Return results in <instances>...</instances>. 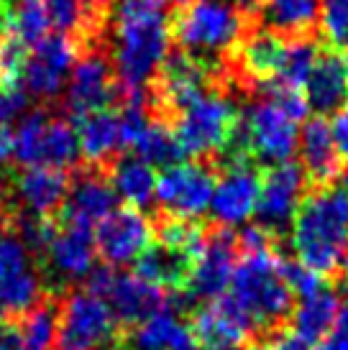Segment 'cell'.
I'll list each match as a JSON object with an SVG mask.
<instances>
[{"label":"cell","mask_w":348,"mask_h":350,"mask_svg":"<svg viewBox=\"0 0 348 350\" xmlns=\"http://www.w3.org/2000/svg\"><path fill=\"white\" fill-rule=\"evenodd\" d=\"M110 64L123 103H146V88L169 57V23L154 0H118L110 16Z\"/></svg>","instance_id":"6da1fadb"},{"label":"cell","mask_w":348,"mask_h":350,"mask_svg":"<svg viewBox=\"0 0 348 350\" xmlns=\"http://www.w3.org/2000/svg\"><path fill=\"white\" fill-rule=\"evenodd\" d=\"M348 245V189L318 187L305 195L292 220V248L302 266L320 276L340 269Z\"/></svg>","instance_id":"7a4b0ae2"},{"label":"cell","mask_w":348,"mask_h":350,"mask_svg":"<svg viewBox=\"0 0 348 350\" xmlns=\"http://www.w3.org/2000/svg\"><path fill=\"white\" fill-rule=\"evenodd\" d=\"M231 297L256 330L277 327L292 312L290 284L284 279V258L274 248L243 253L231 276Z\"/></svg>","instance_id":"3957f363"},{"label":"cell","mask_w":348,"mask_h":350,"mask_svg":"<svg viewBox=\"0 0 348 350\" xmlns=\"http://www.w3.org/2000/svg\"><path fill=\"white\" fill-rule=\"evenodd\" d=\"M179 49L200 62H221L246 36V18L228 0H187L174 16Z\"/></svg>","instance_id":"277c9868"},{"label":"cell","mask_w":348,"mask_h":350,"mask_svg":"<svg viewBox=\"0 0 348 350\" xmlns=\"http://www.w3.org/2000/svg\"><path fill=\"white\" fill-rule=\"evenodd\" d=\"M300 128L279 105L261 98L243 110L231 146L238 159H253L259 164H284L297 154Z\"/></svg>","instance_id":"5b68a950"},{"label":"cell","mask_w":348,"mask_h":350,"mask_svg":"<svg viewBox=\"0 0 348 350\" xmlns=\"http://www.w3.org/2000/svg\"><path fill=\"white\" fill-rule=\"evenodd\" d=\"M174 138L187 156H210L231 146L238 110L225 92L208 90L179 113H174Z\"/></svg>","instance_id":"8992f818"},{"label":"cell","mask_w":348,"mask_h":350,"mask_svg":"<svg viewBox=\"0 0 348 350\" xmlns=\"http://www.w3.org/2000/svg\"><path fill=\"white\" fill-rule=\"evenodd\" d=\"M13 159L23 166H51L64 172L79 159L77 131L64 118L31 110L21 118L13 133Z\"/></svg>","instance_id":"52a82bcc"},{"label":"cell","mask_w":348,"mask_h":350,"mask_svg":"<svg viewBox=\"0 0 348 350\" xmlns=\"http://www.w3.org/2000/svg\"><path fill=\"white\" fill-rule=\"evenodd\" d=\"M116 335L118 320L110 304L90 289L69 292L57 310L59 350H105Z\"/></svg>","instance_id":"ba28073f"},{"label":"cell","mask_w":348,"mask_h":350,"mask_svg":"<svg viewBox=\"0 0 348 350\" xmlns=\"http://www.w3.org/2000/svg\"><path fill=\"white\" fill-rule=\"evenodd\" d=\"M87 289L110 304L118 325L136 327L151 314L166 307V294L162 286L146 282L138 273L116 271V269H95L87 276Z\"/></svg>","instance_id":"9c48e42d"},{"label":"cell","mask_w":348,"mask_h":350,"mask_svg":"<svg viewBox=\"0 0 348 350\" xmlns=\"http://www.w3.org/2000/svg\"><path fill=\"white\" fill-rule=\"evenodd\" d=\"M215 189V172L200 161L172 164L156 176V202L174 220L195 223L210 210Z\"/></svg>","instance_id":"30bf717a"},{"label":"cell","mask_w":348,"mask_h":350,"mask_svg":"<svg viewBox=\"0 0 348 350\" xmlns=\"http://www.w3.org/2000/svg\"><path fill=\"white\" fill-rule=\"evenodd\" d=\"M44 284L34 269V253L16 230L0 228V312L26 314L41 301Z\"/></svg>","instance_id":"8fae6325"},{"label":"cell","mask_w":348,"mask_h":350,"mask_svg":"<svg viewBox=\"0 0 348 350\" xmlns=\"http://www.w3.org/2000/svg\"><path fill=\"white\" fill-rule=\"evenodd\" d=\"M75 62H77V44L67 33H49L26 54L21 69L23 90L39 100L59 98L67 88Z\"/></svg>","instance_id":"7c38bea8"},{"label":"cell","mask_w":348,"mask_h":350,"mask_svg":"<svg viewBox=\"0 0 348 350\" xmlns=\"http://www.w3.org/2000/svg\"><path fill=\"white\" fill-rule=\"evenodd\" d=\"M236 261H238V243L236 235L228 233V228H215L213 233L205 235L203 248L192 258L190 276L184 282L187 299L213 301L223 297L231 284Z\"/></svg>","instance_id":"4fadbf2b"},{"label":"cell","mask_w":348,"mask_h":350,"mask_svg":"<svg viewBox=\"0 0 348 350\" xmlns=\"http://www.w3.org/2000/svg\"><path fill=\"white\" fill-rule=\"evenodd\" d=\"M92 233L97 256L110 269L136 263L154 243V225L146 220V215L131 207L113 210Z\"/></svg>","instance_id":"5bb4252c"},{"label":"cell","mask_w":348,"mask_h":350,"mask_svg":"<svg viewBox=\"0 0 348 350\" xmlns=\"http://www.w3.org/2000/svg\"><path fill=\"white\" fill-rule=\"evenodd\" d=\"M305 195H308V176L300 164L284 161L269 166L261 179L259 207H256L259 225H264L269 233L284 230L287 225H292Z\"/></svg>","instance_id":"9a60e30c"},{"label":"cell","mask_w":348,"mask_h":350,"mask_svg":"<svg viewBox=\"0 0 348 350\" xmlns=\"http://www.w3.org/2000/svg\"><path fill=\"white\" fill-rule=\"evenodd\" d=\"M261 192V176L246 164V159H233V164L215 179L210 215L218 228H238L256 215Z\"/></svg>","instance_id":"2e32d148"},{"label":"cell","mask_w":348,"mask_h":350,"mask_svg":"<svg viewBox=\"0 0 348 350\" xmlns=\"http://www.w3.org/2000/svg\"><path fill=\"white\" fill-rule=\"evenodd\" d=\"M190 330L195 342L208 350H241L251 342L256 327L231 297H218L197 310Z\"/></svg>","instance_id":"e0dca14e"},{"label":"cell","mask_w":348,"mask_h":350,"mask_svg":"<svg viewBox=\"0 0 348 350\" xmlns=\"http://www.w3.org/2000/svg\"><path fill=\"white\" fill-rule=\"evenodd\" d=\"M116 95L113 64L103 51H87L75 62L64 88V105L75 118L95 113Z\"/></svg>","instance_id":"ac0fdd59"},{"label":"cell","mask_w":348,"mask_h":350,"mask_svg":"<svg viewBox=\"0 0 348 350\" xmlns=\"http://www.w3.org/2000/svg\"><path fill=\"white\" fill-rule=\"evenodd\" d=\"M41 256L47 258L49 273L54 276V282H82L95 271V233L82 225L64 223L54 230L47 251Z\"/></svg>","instance_id":"d6986e66"},{"label":"cell","mask_w":348,"mask_h":350,"mask_svg":"<svg viewBox=\"0 0 348 350\" xmlns=\"http://www.w3.org/2000/svg\"><path fill=\"white\" fill-rule=\"evenodd\" d=\"M159 88H156V100L159 105L169 107L172 113H179L184 105H190L203 92H208V64L190 54H172L159 69Z\"/></svg>","instance_id":"ffe728a7"},{"label":"cell","mask_w":348,"mask_h":350,"mask_svg":"<svg viewBox=\"0 0 348 350\" xmlns=\"http://www.w3.org/2000/svg\"><path fill=\"white\" fill-rule=\"evenodd\" d=\"M300 166L310 182L318 187H328L336 176H340V151L330 131V123L323 116L308 118V123L300 128Z\"/></svg>","instance_id":"44dd1931"},{"label":"cell","mask_w":348,"mask_h":350,"mask_svg":"<svg viewBox=\"0 0 348 350\" xmlns=\"http://www.w3.org/2000/svg\"><path fill=\"white\" fill-rule=\"evenodd\" d=\"M16 197L26 215L51 217L59 213L69 195V179L62 169L51 166H26L16 176Z\"/></svg>","instance_id":"7402d4cb"},{"label":"cell","mask_w":348,"mask_h":350,"mask_svg":"<svg viewBox=\"0 0 348 350\" xmlns=\"http://www.w3.org/2000/svg\"><path fill=\"white\" fill-rule=\"evenodd\" d=\"M116 202L118 197L110 187V179L97 172H85L75 179V185H69V195L64 202V223L95 230L116 210Z\"/></svg>","instance_id":"603a6c76"},{"label":"cell","mask_w":348,"mask_h":350,"mask_svg":"<svg viewBox=\"0 0 348 350\" xmlns=\"http://www.w3.org/2000/svg\"><path fill=\"white\" fill-rule=\"evenodd\" d=\"M305 98L312 110L320 116L336 113L348 103V64L346 57L336 49L320 51L308 82H305Z\"/></svg>","instance_id":"cb8c5ba5"},{"label":"cell","mask_w":348,"mask_h":350,"mask_svg":"<svg viewBox=\"0 0 348 350\" xmlns=\"http://www.w3.org/2000/svg\"><path fill=\"white\" fill-rule=\"evenodd\" d=\"M284 49H287V39L277 31L261 29L243 36L241 44L233 51L236 64H238V77L259 82V85L274 82L279 77Z\"/></svg>","instance_id":"d4e9b609"},{"label":"cell","mask_w":348,"mask_h":350,"mask_svg":"<svg viewBox=\"0 0 348 350\" xmlns=\"http://www.w3.org/2000/svg\"><path fill=\"white\" fill-rule=\"evenodd\" d=\"M77 144L79 156L90 166L108 164L113 156L123 148V136H121V118L113 110H95L87 116L77 118Z\"/></svg>","instance_id":"484cf974"},{"label":"cell","mask_w":348,"mask_h":350,"mask_svg":"<svg viewBox=\"0 0 348 350\" xmlns=\"http://www.w3.org/2000/svg\"><path fill=\"white\" fill-rule=\"evenodd\" d=\"M110 187L118 200H123L131 210H138V213L156 202L154 166L146 164L138 156L118 159L110 172Z\"/></svg>","instance_id":"4316f807"},{"label":"cell","mask_w":348,"mask_h":350,"mask_svg":"<svg viewBox=\"0 0 348 350\" xmlns=\"http://www.w3.org/2000/svg\"><path fill=\"white\" fill-rule=\"evenodd\" d=\"M343 301L338 299V294L330 289H318V292L300 297V304L292 312V332L300 338L305 345L320 342L328 330L333 327V322L338 317V310Z\"/></svg>","instance_id":"83f0119b"},{"label":"cell","mask_w":348,"mask_h":350,"mask_svg":"<svg viewBox=\"0 0 348 350\" xmlns=\"http://www.w3.org/2000/svg\"><path fill=\"white\" fill-rule=\"evenodd\" d=\"M128 350H195L192 330L169 307L134 327Z\"/></svg>","instance_id":"f1b7e54d"},{"label":"cell","mask_w":348,"mask_h":350,"mask_svg":"<svg viewBox=\"0 0 348 350\" xmlns=\"http://www.w3.org/2000/svg\"><path fill=\"white\" fill-rule=\"evenodd\" d=\"M192 256L182 251H174L169 245L151 243L149 251L136 261V273L144 276L146 282L156 284L162 289H184V282L190 276Z\"/></svg>","instance_id":"f546056e"},{"label":"cell","mask_w":348,"mask_h":350,"mask_svg":"<svg viewBox=\"0 0 348 350\" xmlns=\"http://www.w3.org/2000/svg\"><path fill=\"white\" fill-rule=\"evenodd\" d=\"M259 10L264 26L282 36H305L320 21V0H264Z\"/></svg>","instance_id":"4dcf8cb0"},{"label":"cell","mask_w":348,"mask_h":350,"mask_svg":"<svg viewBox=\"0 0 348 350\" xmlns=\"http://www.w3.org/2000/svg\"><path fill=\"white\" fill-rule=\"evenodd\" d=\"M134 156L144 159L146 164L151 166H172L182 159V148L174 138V131L162 123V120H149L146 128L136 136V141L131 144Z\"/></svg>","instance_id":"1f68e13d"},{"label":"cell","mask_w":348,"mask_h":350,"mask_svg":"<svg viewBox=\"0 0 348 350\" xmlns=\"http://www.w3.org/2000/svg\"><path fill=\"white\" fill-rule=\"evenodd\" d=\"M51 31L47 5L44 0H16V5L10 10V33L26 44L34 46Z\"/></svg>","instance_id":"d6a6232c"},{"label":"cell","mask_w":348,"mask_h":350,"mask_svg":"<svg viewBox=\"0 0 348 350\" xmlns=\"http://www.w3.org/2000/svg\"><path fill=\"white\" fill-rule=\"evenodd\" d=\"M16 330L26 350H49V345L57 340V310L49 301H39L34 310L21 314Z\"/></svg>","instance_id":"836d02e7"},{"label":"cell","mask_w":348,"mask_h":350,"mask_svg":"<svg viewBox=\"0 0 348 350\" xmlns=\"http://www.w3.org/2000/svg\"><path fill=\"white\" fill-rule=\"evenodd\" d=\"M205 235L208 233H205L200 225L187 223V220H174V217L166 220V223H162L159 228H154L156 243L169 245L174 251H182V253H187V256H192V258L200 253V248H203Z\"/></svg>","instance_id":"e575fe53"},{"label":"cell","mask_w":348,"mask_h":350,"mask_svg":"<svg viewBox=\"0 0 348 350\" xmlns=\"http://www.w3.org/2000/svg\"><path fill=\"white\" fill-rule=\"evenodd\" d=\"M51 21V29L59 33H72V31H87L95 18H90L85 0H44Z\"/></svg>","instance_id":"d590c367"},{"label":"cell","mask_w":348,"mask_h":350,"mask_svg":"<svg viewBox=\"0 0 348 350\" xmlns=\"http://www.w3.org/2000/svg\"><path fill=\"white\" fill-rule=\"evenodd\" d=\"M320 29L336 49L348 46V0H320Z\"/></svg>","instance_id":"8d00e7d4"},{"label":"cell","mask_w":348,"mask_h":350,"mask_svg":"<svg viewBox=\"0 0 348 350\" xmlns=\"http://www.w3.org/2000/svg\"><path fill=\"white\" fill-rule=\"evenodd\" d=\"M29 107V92L16 85H0V126L21 120Z\"/></svg>","instance_id":"74e56055"},{"label":"cell","mask_w":348,"mask_h":350,"mask_svg":"<svg viewBox=\"0 0 348 350\" xmlns=\"http://www.w3.org/2000/svg\"><path fill=\"white\" fill-rule=\"evenodd\" d=\"M284 279L290 284L292 294H297V297H308V294L323 289V276L308 266H302L300 261H284Z\"/></svg>","instance_id":"f35d334b"},{"label":"cell","mask_w":348,"mask_h":350,"mask_svg":"<svg viewBox=\"0 0 348 350\" xmlns=\"http://www.w3.org/2000/svg\"><path fill=\"white\" fill-rule=\"evenodd\" d=\"M320 350H348V301L340 304L338 317L333 322V327L320 340Z\"/></svg>","instance_id":"ab89813d"},{"label":"cell","mask_w":348,"mask_h":350,"mask_svg":"<svg viewBox=\"0 0 348 350\" xmlns=\"http://www.w3.org/2000/svg\"><path fill=\"white\" fill-rule=\"evenodd\" d=\"M236 243L243 253L266 251V248H271V233L264 225H246L241 235H236Z\"/></svg>","instance_id":"60d3db41"},{"label":"cell","mask_w":348,"mask_h":350,"mask_svg":"<svg viewBox=\"0 0 348 350\" xmlns=\"http://www.w3.org/2000/svg\"><path fill=\"white\" fill-rule=\"evenodd\" d=\"M330 131H333V138H336V146H338L340 156L348 159V103L333 113Z\"/></svg>","instance_id":"b9f144b4"},{"label":"cell","mask_w":348,"mask_h":350,"mask_svg":"<svg viewBox=\"0 0 348 350\" xmlns=\"http://www.w3.org/2000/svg\"><path fill=\"white\" fill-rule=\"evenodd\" d=\"M261 350H308V345L295 335V332H277L261 345Z\"/></svg>","instance_id":"7bdbcfd3"},{"label":"cell","mask_w":348,"mask_h":350,"mask_svg":"<svg viewBox=\"0 0 348 350\" xmlns=\"http://www.w3.org/2000/svg\"><path fill=\"white\" fill-rule=\"evenodd\" d=\"M10 159H13V133L8 126H0V172L5 169Z\"/></svg>","instance_id":"ee69618b"},{"label":"cell","mask_w":348,"mask_h":350,"mask_svg":"<svg viewBox=\"0 0 348 350\" xmlns=\"http://www.w3.org/2000/svg\"><path fill=\"white\" fill-rule=\"evenodd\" d=\"M0 350H26V345H23V340H21V335L16 327L0 332Z\"/></svg>","instance_id":"f6af8a7d"},{"label":"cell","mask_w":348,"mask_h":350,"mask_svg":"<svg viewBox=\"0 0 348 350\" xmlns=\"http://www.w3.org/2000/svg\"><path fill=\"white\" fill-rule=\"evenodd\" d=\"M264 0H233V5L241 10V13H256L261 8Z\"/></svg>","instance_id":"bcb514c9"},{"label":"cell","mask_w":348,"mask_h":350,"mask_svg":"<svg viewBox=\"0 0 348 350\" xmlns=\"http://www.w3.org/2000/svg\"><path fill=\"white\" fill-rule=\"evenodd\" d=\"M154 3H159L162 8H166V5H184L187 0H154Z\"/></svg>","instance_id":"7dc6e473"},{"label":"cell","mask_w":348,"mask_h":350,"mask_svg":"<svg viewBox=\"0 0 348 350\" xmlns=\"http://www.w3.org/2000/svg\"><path fill=\"white\" fill-rule=\"evenodd\" d=\"M87 5H90V8H103V5H105V3H110V0H85Z\"/></svg>","instance_id":"c3c4849f"},{"label":"cell","mask_w":348,"mask_h":350,"mask_svg":"<svg viewBox=\"0 0 348 350\" xmlns=\"http://www.w3.org/2000/svg\"><path fill=\"white\" fill-rule=\"evenodd\" d=\"M340 269L348 273V245H346V253H343V261H340Z\"/></svg>","instance_id":"681fc988"},{"label":"cell","mask_w":348,"mask_h":350,"mask_svg":"<svg viewBox=\"0 0 348 350\" xmlns=\"http://www.w3.org/2000/svg\"><path fill=\"white\" fill-rule=\"evenodd\" d=\"M0 332H3V312H0Z\"/></svg>","instance_id":"f907efd6"},{"label":"cell","mask_w":348,"mask_h":350,"mask_svg":"<svg viewBox=\"0 0 348 350\" xmlns=\"http://www.w3.org/2000/svg\"><path fill=\"white\" fill-rule=\"evenodd\" d=\"M0 217H3V202H0Z\"/></svg>","instance_id":"816d5d0a"},{"label":"cell","mask_w":348,"mask_h":350,"mask_svg":"<svg viewBox=\"0 0 348 350\" xmlns=\"http://www.w3.org/2000/svg\"><path fill=\"white\" fill-rule=\"evenodd\" d=\"M346 189H348V172H346Z\"/></svg>","instance_id":"f5cc1de1"},{"label":"cell","mask_w":348,"mask_h":350,"mask_svg":"<svg viewBox=\"0 0 348 350\" xmlns=\"http://www.w3.org/2000/svg\"><path fill=\"white\" fill-rule=\"evenodd\" d=\"M346 64H348V57H346Z\"/></svg>","instance_id":"db71d44e"}]
</instances>
